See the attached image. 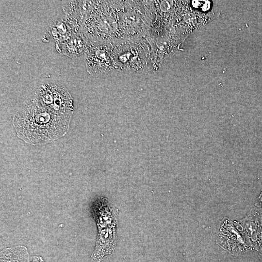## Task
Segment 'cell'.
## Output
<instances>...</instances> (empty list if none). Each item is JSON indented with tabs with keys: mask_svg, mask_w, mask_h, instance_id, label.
Returning <instances> with one entry per match:
<instances>
[{
	"mask_svg": "<svg viewBox=\"0 0 262 262\" xmlns=\"http://www.w3.org/2000/svg\"><path fill=\"white\" fill-rule=\"evenodd\" d=\"M73 103L53 92L49 83L41 85L22 104L13 118L18 137L36 145L46 144L68 131Z\"/></svg>",
	"mask_w": 262,
	"mask_h": 262,
	"instance_id": "obj_1",
	"label": "cell"
},
{
	"mask_svg": "<svg viewBox=\"0 0 262 262\" xmlns=\"http://www.w3.org/2000/svg\"><path fill=\"white\" fill-rule=\"evenodd\" d=\"M216 244L233 255L239 256L252 250L238 221H232L227 217L221 222Z\"/></svg>",
	"mask_w": 262,
	"mask_h": 262,
	"instance_id": "obj_2",
	"label": "cell"
},
{
	"mask_svg": "<svg viewBox=\"0 0 262 262\" xmlns=\"http://www.w3.org/2000/svg\"><path fill=\"white\" fill-rule=\"evenodd\" d=\"M238 222L252 250L262 251V211L253 208Z\"/></svg>",
	"mask_w": 262,
	"mask_h": 262,
	"instance_id": "obj_3",
	"label": "cell"
},
{
	"mask_svg": "<svg viewBox=\"0 0 262 262\" xmlns=\"http://www.w3.org/2000/svg\"><path fill=\"white\" fill-rule=\"evenodd\" d=\"M95 1L68 0L63 2L65 18L76 33L82 31V27L87 16Z\"/></svg>",
	"mask_w": 262,
	"mask_h": 262,
	"instance_id": "obj_4",
	"label": "cell"
},
{
	"mask_svg": "<svg viewBox=\"0 0 262 262\" xmlns=\"http://www.w3.org/2000/svg\"><path fill=\"white\" fill-rule=\"evenodd\" d=\"M116 225L97 228V234L94 250L91 255L92 260L100 262L112 254L115 246Z\"/></svg>",
	"mask_w": 262,
	"mask_h": 262,
	"instance_id": "obj_5",
	"label": "cell"
},
{
	"mask_svg": "<svg viewBox=\"0 0 262 262\" xmlns=\"http://www.w3.org/2000/svg\"><path fill=\"white\" fill-rule=\"evenodd\" d=\"M82 32L73 34L66 41L56 44V49L60 54L76 59L86 54L92 47Z\"/></svg>",
	"mask_w": 262,
	"mask_h": 262,
	"instance_id": "obj_6",
	"label": "cell"
},
{
	"mask_svg": "<svg viewBox=\"0 0 262 262\" xmlns=\"http://www.w3.org/2000/svg\"><path fill=\"white\" fill-rule=\"evenodd\" d=\"M108 48L100 45L92 47L87 53L86 59L87 70L92 75L107 71L110 66Z\"/></svg>",
	"mask_w": 262,
	"mask_h": 262,
	"instance_id": "obj_7",
	"label": "cell"
},
{
	"mask_svg": "<svg viewBox=\"0 0 262 262\" xmlns=\"http://www.w3.org/2000/svg\"><path fill=\"white\" fill-rule=\"evenodd\" d=\"M75 33H76L64 17L53 21L48 24L43 40L58 44L66 41Z\"/></svg>",
	"mask_w": 262,
	"mask_h": 262,
	"instance_id": "obj_8",
	"label": "cell"
},
{
	"mask_svg": "<svg viewBox=\"0 0 262 262\" xmlns=\"http://www.w3.org/2000/svg\"><path fill=\"white\" fill-rule=\"evenodd\" d=\"M0 262H30L28 249L22 245L4 248L0 251Z\"/></svg>",
	"mask_w": 262,
	"mask_h": 262,
	"instance_id": "obj_9",
	"label": "cell"
},
{
	"mask_svg": "<svg viewBox=\"0 0 262 262\" xmlns=\"http://www.w3.org/2000/svg\"><path fill=\"white\" fill-rule=\"evenodd\" d=\"M31 262H45L43 258L40 256H34Z\"/></svg>",
	"mask_w": 262,
	"mask_h": 262,
	"instance_id": "obj_10",
	"label": "cell"
},
{
	"mask_svg": "<svg viewBox=\"0 0 262 262\" xmlns=\"http://www.w3.org/2000/svg\"><path fill=\"white\" fill-rule=\"evenodd\" d=\"M258 201L259 204V207L262 208V189L261 191V193L258 197Z\"/></svg>",
	"mask_w": 262,
	"mask_h": 262,
	"instance_id": "obj_11",
	"label": "cell"
},
{
	"mask_svg": "<svg viewBox=\"0 0 262 262\" xmlns=\"http://www.w3.org/2000/svg\"><path fill=\"white\" fill-rule=\"evenodd\" d=\"M258 257L261 262H262V251L258 253Z\"/></svg>",
	"mask_w": 262,
	"mask_h": 262,
	"instance_id": "obj_12",
	"label": "cell"
}]
</instances>
